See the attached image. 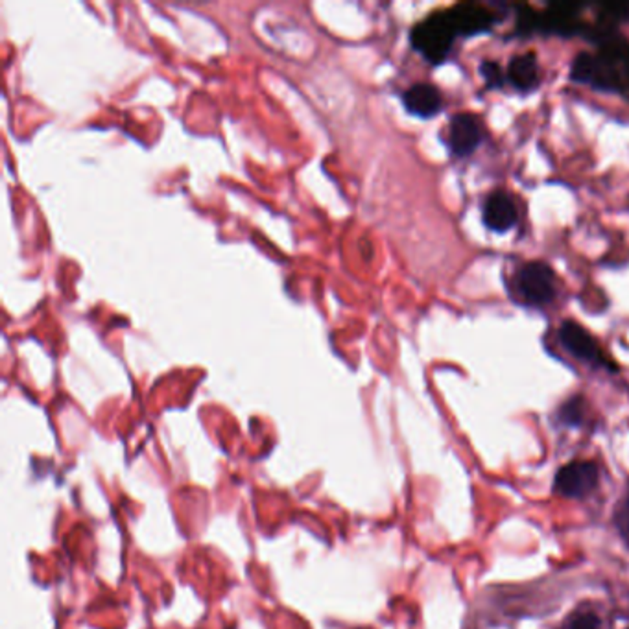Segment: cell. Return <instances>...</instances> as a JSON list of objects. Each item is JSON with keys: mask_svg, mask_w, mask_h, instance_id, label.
I'll list each match as a JSON object with an SVG mask.
<instances>
[{"mask_svg": "<svg viewBox=\"0 0 629 629\" xmlns=\"http://www.w3.org/2000/svg\"><path fill=\"white\" fill-rule=\"evenodd\" d=\"M458 32L447 12L432 14L412 28L410 41L414 50H418L432 65H439L447 59Z\"/></svg>", "mask_w": 629, "mask_h": 629, "instance_id": "obj_1", "label": "cell"}, {"mask_svg": "<svg viewBox=\"0 0 629 629\" xmlns=\"http://www.w3.org/2000/svg\"><path fill=\"white\" fill-rule=\"evenodd\" d=\"M517 290L528 306H544L556 297L554 272L548 264L533 261L524 264L517 273Z\"/></svg>", "mask_w": 629, "mask_h": 629, "instance_id": "obj_2", "label": "cell"}, {"mask_svg": "<svg viewBox=\"0 0 629 629\" xmlns=\"http://www.w3.org/2000/svg\"><path fill=\"white\" fill-rule=\"evenodd\" d=\"M598 484V469L591 461H572L560 469L556 491L569 499L587 497Z\"/></svg>", "mask_w": 629, "mask_h": 629, "instance_id": "obj_3", "label": "cell"}, {"mask_svg": "<svg viewBox=\"0 0 629 629\" xmlns=\"http://www.w3.org/2000/svg\"><path fill=\"white\" fill-rule=\"evenodd\" d=\"M560 340L563 347L578 360L589 362L593 366H609L594 338L576 322H563L560 329Z\"/></svg>", "mask_w": 629, "mask_h": 629, "instance_id": "obj_4", "label": "cell"}, {"mask_svg": "<svg viewBox=\"0 0 629 629\" xmlns=\"http://www.w3.org/2000/svg\"><path fill=\"white\" fill-rule=\"evenodd\" d=\"M482 140L480 122L470 113H458L449 124V148L456 157L473 153Z\"/></svg>", "mask_w": 629, "mask_h": 629, "instance_id": "obj_5", "label": "cell"}, {"mask_svg": "<svg viewBox=\"0 0 629 629\" xmlns=\"http://www.w3.org/2000/svg\"><path fill=\"white\" fill-rule=\"evenodd\" d=\"M405 109L419 119H432L443 108V98L438 88L430 84H416L403 93Z\"/></svg>", "mask_w": 629, "mask_h": 629, "instance_id": "obj_6", "label": "cell"}, {"mask_svg": "<svg viewBox=\"0 0 629 629\" xmlns=\"http://www.w3.org/2000/svg\"><path fill=\"white\" fill-rule=\"evenodd\" d=\"M484 223L495 232H506L515 227L519 212L513 200L506 192H493L484 203Z\"/></svg>", "mask_w": 629, "mask_h": 629, "instance_id": "obj_7", "label": "cell"}, {"mask_svg": "<svg viewBox=\"0 0 629 629\" xmlns=\"http://www.w3.org/2000/svg\"><path fill=\"white\" fill-rule=\"evenodd\" d=\"M447 14L458 36H475L486 32L495 23L493 14L477 5H459L452 10H447Z\"/></svg>", "mask_w": 629, "mask_h": 629, "instance_id": "obj_8", "label": "cell"}, {"mask_svg": "<svg viewBox=\"0 0 629 629\" xmlns=\"http://www.w3.org/2000/svg\"><path fill=\"white\" fill-rule=\"evenodd\" d=\"M508 80L519 91H531L539 84V65L533 52L515 56L508 67Z\"/></svg>", "mask_w": 629, "mask_h": 629, "instance_id": "obj_9", "label": "cell"}, {"mask_svg": "<svg viewBox=\"0 0 629 629\" xmlns=\"http://www.w3.org/2000/svg\"><path fill=\"white\" fill-rule=\"evenodd\" d=\"M560 419L567 427H578L583 421V401H582V397L569 399L560 410Z\"/></svg>", "mask_w": 629, "mask_h": 629, "instance_id": "obj_10", "label": "cell"}, {"mask_svg": "<svg viewBox=\"0 0 629 629\" xmlns=\"http://www.w3.org/2000/svg\"><path fill=\"white\" fill-rule=\"evenodd\" d=\"M480 74L482 77L486 80L488 88L491 89H499L504 86V72L500 68V65L497 61H482L480 65Z\"/></svg>", "mask_w": 629, "mask_h": 629, "instance_id": "obj_11", "label": "cell"}, {"mask_svg": "<svg viewBox=\"0 0 629 629\" xmlns=\"http://www.w3.org/2000/svg\"><path fill=\"white\" fill-rule=\"evenodd\" d=\"M614 521H616V528L622 535V539L625 541V544L629 546V500L622 502L616 510V515H614Z\"/></svg>", "mask_w": 629, "mask_h": 629, "instance_id": "obj_12", "label": "cell"}, {"mask_svg": "<svg viewBox=\"0 0 629 629\" xmlns=\"http://www.w3.org/2000/svg\"><path fill=\"white\" fill-rule=\"evenodd\" d=\"M571 629H600V622L594 614H582L572 622Z\"/></svg>", "mask_w": 629, "mask_h": 629, "instance_id": "obj_13", "label": "cell"}, {"mask_svg": "<svg viewBox=\"0 0 629 629\" xmlns=\"http://www.w3.org/2000/svg\"><path fill=\"white\" fill-rule=\"evenodd\" d=\"M627 74H629V59H627Z\"/></svg>", "mask_w": 629, "mask_h": 629, "instance_id": "obj_14", "label": "cell"}]
</instances>
